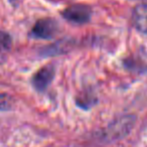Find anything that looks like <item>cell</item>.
Segmentation results:
<instances>
[{"instance_id":"obj_5","label":"cell","mask_w":147,"mask_h":147,"mask_svg":"<svg viewBox=\"0 0 147 147\" xmlns=\"http://www.w3.org/2000/svg\"><path fill=\"white\" fill-rule=\"evenodd\" d=\"M134 121H132V117H124L116 124L110 127V133L112 137H121L126 135L131 130Z\"/></svg>"},{"instance_id":"obj_3","label":"cell","mask_w":147,"mask_h":147,"mask_svg":"<svg viewBox=\"0 0 147 147\" xmlns=\"http://www.w3.org/2000/svg\"><path fill=\"white\" fill-rule=\"evenodd\" d=\"M55 73V69L53 65H45V67H41L32 77L33 87L39 92H43L53 80Z\"/></svg>"},{"instance_id":"obj_4","label":"cell","mask_w":147,"mask_h":147,"mask_svg":"<svg viewBox=\"0 0 147 147\" xmlns=\"http://www.w3.org/2000/svg\"><path fill=\"white\" fill-rule=\"evenodd\" d=\"M132 23L135 28L147 34V4L140 3L136 5L132 12Z\"/></svg>"},{"instance_id":"obj_8","label":"cell","mask_w":147,"mask_h":147,"mask_svg":"<svg viewBox=\"0 0 147 147\" xmlns=\"http://www.w3.org/2000/svg\"><path fill=\"white\" fill-rule=\"evenodd\" d=\"M18 0H10V2H12V3H14V2H17Z\"/></svg>"},{"instance_id":"obj_7","label":"cell","mask_w":147,"mask_h":147,"mask_svg":"<svg viewBox=\"0 0 147 147\" xmlns=\"http://www.w3.org/2000/svg\"><path fill=\"white\" fill-rule=\"evenodd\" d=\"M14 105L12 97L7 94H0V111H8Z\"/></svg>"},{"instance_id":"obj_2","label":"cell","mask_w":147,"mask_h":147,"mask_svg":"<svg viewBox=\"0 0 147 147\" xmlns=\"http://www.w3.org/2000/svg\"><path fill=\"white\" fill-rule=\"evenodd\" d=\"M57 32V23L53 18L39 19L31 29V36L34 38L49 39Z\"/></svg>"},{"instance_id":"obj_1","label":"cell","mask_w":147,"mask_h":147,"mask_svg":"<svg viewBox=\"0 0 147 147\" xmlns=\"http://www.w3.org/2000/svg\"><path fill=\"white\" fill-rule=\"evenodd\" d=\"M91 8L84 4H75L63 11V16L67 21L77 24L87 23L91 18Z\"/></svg>"},{"instance_id":"obj_6","label":"cell","mask_w":147,"mask_h":147,"mask_svg":"<svg viewBox=\"0 0 147 147\" xmlns=\"http://www.w3.org/2000/svg\"><path fill=\"white\" fill-rule=\"evenodd\" d=\"M11 45H12V40L10 35L7 34L6 32L0 31V63H2L6 59L11 49Z\"/></svg>"}]
</instances>
